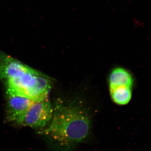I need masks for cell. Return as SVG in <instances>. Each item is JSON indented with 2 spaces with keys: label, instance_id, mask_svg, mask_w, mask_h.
Returning <instances> with one entry per match:
<instances>
[{
  "label": "cell",
  "instance_id": "obj_2",
  "mask_svg": "<svg viewBox=\"0 0 151 151\" xmlns=\"http://www.w3.org/2000/svg\"><path fill=\"white\" fill-rule=\"evenodd\" d=\"M53 113V106L48 99L35 101L15 124L43 129L50 123Z\"/></svg>",
  "mask_w": 151,
  "mask_h": 151
},
{
  "label": "cell",
  "instance_id": "obj_6",
  "mask_svg": "<svg viewBox=\"0 0 151 151\" xmlns=\"http://www.w3.org/2000/svg\"><path fill=\"white\" fill-rule=\"evenodd\" d=\"M133 84L132 76L124 68H116L111 72L109 78L110 87L125 86L132 88Z\"/></svg>",
  "mask_w": 151,
  "mask_h": 151
},
{
  "label": "cell",
  "instance_id": "obj_4",
  "mask_svg": "<svg viewBox=\"0 0 151 151\" xmlns=\"http://www.w3.org/2000/svg\"><path fill=\"white\" fill-rule=\"evenodd\" d=\"M36 70L0 51V77L3 81Z\"/></svg>",
  "mask_w": 151,
  "mask_h": 151
},
{
  "label": "cell",
  "instance_id": "obj_3",
  "mask_svg": "<svg viewBox=\"0 0 151 151\" xmlns=\"http://www.w3.org/2000/svg\"><path fill=\"white\" fill-rule=\"evenodd\" d=\"M6 121L15 124L35 101L28 97L6 92Z\"/></svg>",
  "mask_w": 151,
  "mask_h": 151
},
{
  "label": "cell",
  "instance_id": "obj_5",
  "mask_svg": "<svg viewBox=\"0 0 151 151\" xmlns=\"http://www.w3.org/2000/svg\"><path fill=\"white\" fill-rule=\"evenodd\" d=\"M53 83L52 78L43 73L36 75L27 90L25 97L34 101L46 100Z\"/></svg>",
  "mask_w": 151,
  "mask_h": 151
},
{
  "label": "cell",
  "instance_id": "obj_1",
  "mask_svg": "<svg viewBox=\"0 0 151 151\" xmlns=\"http://www.w3.org/2000/svg\"><path fill=\"white\" fill-rule=\"evenodd\" d=\"M50 123L42 133L60 151H73L89 136L91 118L89 112L76 100H57Z\"/></svg>",
  "mask_w": 151,
  "mask_h": 151
},
{
  "label": "cell",
  "instance_id": "obj_7",
  "mask_svg": "<svg viewBox=\"0 0 151 151\" xmlns=\"http://www.w3.org/2000/svg\"><path fill=\"white\" fill-rule=\"evenodd\" d=\"M131 88L125 86L110 87L111 97L114 102L120 105L128 104L132 98Z\"/></svg>",
  "mask_w": 151,
  "mask_h": 151
}]
</instances>
